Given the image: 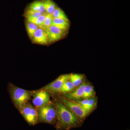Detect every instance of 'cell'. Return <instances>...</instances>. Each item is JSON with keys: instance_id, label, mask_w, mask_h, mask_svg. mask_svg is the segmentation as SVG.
Instances as JSON below:
<instances>
[{"instance_id": "obj_1", "label": "cell", "mask_w": 130, "mask_h": 130, "mask_svg": "<svg viewBox=\"0 0 130 130\" xmlns=\"http://www.w3.org/2000/svg\"><path fill=\"white\" fill-rule=\"evenodd\" d=\"M56 114V127L59 130H68L79 124V119L63 104H55Z\"/></svg>"}, {"instance_id": "obj_2", "label": "cell", "mask_w": 130, "mask_h": 130, "mask_svg": "<svg viewBox=\"0 0 130 130\" xmlns=\"http://www.w3.org/2000/svg\"><path fill=\"white\" fill-rule=\"evenodd\" d=\"M9 91L12 102L20 112L26 103L30 100L34 92L25 90L12 84L9 87Z\"/></svg>"}, {"instance_id": "obj_3", "label": "cell", "mask_w": 130, "mask_h": 130, "mask_svg": "<svg viewBox=\"0 0 130 130\" xmlns=\"http://www.w3.org/2000/svg\"><path fill=\"white\" fill-rule=\"evenodd\" d=\"M38 119L42 123L53 124L56 120L55 107L50 103L38 108Z\"/></svg>"}, {"instance_id": "obj_4", "label": "cell", "mask_w": 130, "mask_h": 130, "mask_svg": "<svg viewBox=\"0 0 130 130\" xmlns=\"http://www.w3.org/2000/svg\"><path fill=\"white\" fill-rule=\"evenodd\" d=\"M62 101L63 104L71 111L79 119H84L88 115L89 113L76 102L65 98H63Z\"/></svg>"}, {"instance_id": "obj_5", "label": "cell", "mask_w": 130, "mask_h": 130, "mask_svg": "<svg viewBox=\"0 0 130 130\" xmlns=\"http://www.w3.org/2000/svg\"><path fill=\"white\" fill-rule=\"evenodd\" d=\"M29 124L35 125L37 123V110L29 102H27L20 112Z\"/></svg>"}, {"instance_id": "obj_6", "label": "cell", "mask_w": 130, "mask_h": 130, "mask_svg": "<svg viewBox=\"0 0 130 130\" xmlns=\"http://www.w3.org/2000/svg\"><path fill=\"white\" fill-rule=\"evenodd\" d=\"M71 75V74L61 75L55 81L43 87L42 89L52 93H59L64 84L70 80Z\"/></svg>"}, {"instance_id": "obj_7", "label": "cell", "mask_w": 130, "mask_h": 130, "mask_svg": "<svg viewBox=\"0 0 130 130\" xmlns=\"http://www.w3.org/2000/svg\"><path fill=\"white\" fill-rule=\"evenodd\" d=\"M48 93L42 89L33 92L32 102L35 107L39 108L50 103V96Z\"/></svg>"}, {"instance_id": "obj_8", "label": "cell", "mask_w": 130, "mask_h": 130, "mask_svg": "<svg viewBox=\"0 0 130 130\" xmlns=\"http://www.w3.org/2000/svg\"><path fill=\"white\" fill-rule=\"evenodd\" d=\"M46 33L49 43H52L59 41L64 36L67 31L51 25L44 30Z\"/></svg>"}, {"instance_id": "obj_9", "label": "cell", "mask_w": 130, "mask_h": 130, "mask_svg": "<svg viewBox=\"0 0 130 130\" xmlns=\"http://www.w3.org/2000/svg\"><path fill=\"white\" fill-rule=\"evenodd\" d=\"M33 43L42 45H47L48 43L47 36L45 31L39 27L34 33L31 39Z\"/></svg>"}, {"instance_id": "obj_10", "label": "cell", "mask_w": 130, "mask_h": 130, "mask_svg": "<svg viewBox=\"0 0 130 130\" xmlns=\"http://www.w3.org/2000/svg\"><path fill=\"white\" fill-rule=\"evenodd\" d=\"M87 84H81L76 90L71 92L64 94L66 99L71 101H78L83 98L84 90Z\"/></svg>"}, {"instance_id": "obj_11", "label": "cell", "mask_w": 130, "mask_h": 130, "mask_svg": "<svg viewBox=\"0 0 130 130\" xmlns=\"http://www.w3.org/2000/svg\"><path fill=\"white\" fill-rule=\"evenodd\" d=\"M52 25L54 26L63 30L67 31L70 27V21L63 19L53 18Z\"/></svg>"}, {"instance_id": "obj_12", "label": "cell", "mask_w": 130, "mask_h": 130, "mask_svg": "<svg viewBox=\"0 0 130 130\" xmlns=\"http://www.w3.org/2000/svg\"><path fill=\"white\" fill-rule=\"evenodd\" d=\"M27 8L42 13H46L43 1H36L32 2L29 5Z\"/></svg>"}, {"instance_id": "obj_13", "label": "cell", "mask_w": 130, "mask_h": 130, "mask_svg": "<svg viewBox=\"0 0 130 130\" xmlns=\"http://www.w3.org/2000/svg\"><path fill=\"white\" fill-rule=\"evenodd\" d=\"M97 103V99L95 97H90L86 99V102L83 108L89 113L96 107Z\"/></svg>"}, {"instance_id": "obj_14", "label": "cell", "mask_w": 130, "mask_h": 130, "mask_svg": "<svg viewBox=\"0 0 130 130\" xmlns=\"http://www.w3.org/2000/svg\"><path fill=\"white\" fill-rule=\"evenodd\" d=\"M44 8L47 14H53L57 6L52 0H42Z\"/></svg>"}, {"instance_id": "obj_15", "label": "cell", "mask_w": 130, "mask_h": 130, "mask_svg": "<svg viewBox=\"0 0 130 130\" xmlns=\"http://www.w3.org/2000/svg\"><path fill=\"white\" fill-rule=\"evenodd\" d=\"M26 26L28 35L31 39L34 33L39 27L35 24L28 21L26 23Z\"/></svg>"}, {"instance_id": "obj_16", "label": "cell", "mask_w": 130, "mask_h": 130, "mask_svg": "<svg viewBox=\"0 0 130 130\" xmlns=\"http://www.w3.org/2000/svg\"><path fill=\"white\" fill-rule=\"evenodd\" d=\"M46 13H43L36 18L27 19V21L31 22L37 25L40 28H41L45 20Z\"/></svg>"}, {"instance_id": "obj_17", "label": "cell", "mask_w": 130, "mask_h": 130, "mask_svg": "<svg viewBox=\"0 0 130 130\" xmlns=\"http://www.w3.org/2000/svg\"><path fill=\"white\" fill-rule=\"evenodd\" d=\"M83 77L81 74H71L70 80L76 87L81 85L83 82Z\"/></svg>"}, {"instance_id": "obj_18", "label": "cell", "mask_w": 130, "mask_h": 130, "mask_svg": "<svg viewBox=\"0 0 130 130\" xmlns=\"http://www.w3.org/2000/svg\"><path fill=\"white\" fill-rule=\"evenodd\" d=\"M52 14L54 18L63 19L66 21H70L67 16L65 14L64 12L60 8L58 7H56Z\"/></svg>"}, {"instance_id": "obj_19", "label": "cell", "mask_w": 130, "mask_h": 130, "mask_svg": "<svg viewBox=\"0 0 130 130\" xmlns=\"http://www.w3.org/2000/svg\"><path fill=\"white\" fill-rule=\"evenodd\" d=\"M74 88L75 86L70 79L68 80L64 84L62 88L61 89L59 93H63L64 94L69 93L73 91Z\"/></svg>"}, {"instance_id": "obj_20", "label": "cell", "mask_w": 130, "mask_h": 130, "mask_svg": "<svg viewBox=\"0 0 130 130\" xmlns=\"http://www.w3.org/2000/svg\"><path fill=\"white\" fill-rule=\"evenodd\" d=\"M43 14V13L40 12L36 11L34 10L27 8L25 13V16L27 20L37 18Z\"/></svg>"}, {"instance_id": "obj_21", "label": "cell", "mask_w": 130, "mask_h": 130, "mask_svg": "<svg viewBox=\"0 0 130 130\" xmlns=\"http://www.w3.org/2000/svg\"><path fill=\"white\" fill-rule=\"evenodd\" d=\"M94 89L93 86L89 85H86L84 90L83 98L87 99L92 97L94 95Z\"/></svg>"}, {"instance_id": "obj_22", "label": "cell", "mask_w": 130, "mask_h": 130, "mask_svg": "<svg viewBox=\"0 0 130 130\" xmlns=\"http://www.w3.org/2000/svg\"><path fill=\"white\" fill-rule=\"evenodd\" d=\"M53 19V17L52 16V14L47 13L45 20L43 22V24L41 28L45 30V29H47V28H48L49 27L52 25Z\"/></svg>"}]
</instances>
